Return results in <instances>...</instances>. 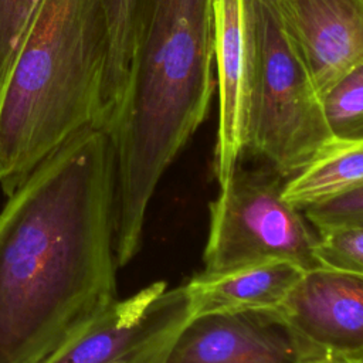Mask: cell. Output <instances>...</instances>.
<instances>
[{
  "instance_id": "1",
  "label": "cell",
  "mask_w": 363,
  "mask_h": 363,
  "mask_svg": "<svg viewBox=\"0 0 363 363\" xmlns=\"http://www.w3.org/2000/svg\"><path fill=\"white\" fill-rule=\"evenodd\" d=\"M116 166L86 126L47 156L0 211V363H45L116 294Z\"/></svg>"
},
{
  "instance_id": "2",
  "label": "cell",
  "mask_w": 363,
  "mask_h": 363,
  "mask_svg": "<svg viewBox=\"0 0 363 363\" xmlns=\"http://www.w3.org/2000/svg\"><path fill=\"white\" fill-rule=\"evenodd\" d=\"M214 0H145L128 91L106 129L116 166L118 268L138 254L150 199L216 91Z\"/></svg>"
},
{
  "instance_id": "3",
  "label": "cell",
  "mask_w": 363,
  "mask_h": 363,
  "mask_svg": "<svg viewBox=\"0 0 363 363\" xmlns=\"http://www.w3.org/2000/svg\"><path fill=\"white\" fill-rule=\"evenodd\" d=\"M106 57L101 0H40L0 91L7 197L72 135L99 126Z\"/></svg>"
},
{
  "instance_id": "4",
  "label": "cell",
  "mask_w": 363,
  "mask_h": 363,
  "mask_svg": "<svg viewBox=\"0 0 363 363\" xmlns=\"http://www.w3.org/2000/svg\"><path fill=\"white\" fill-rule=\"evenodd\" d=\"M248 119L244 153L291 177L335 140L313 81L274 0H244Z\"/></svg>"
},
{
  "instance_id": "5",
  "label": "cell",
  "mask_w": 363,
  "mask_h": 363,
  "mask_svg": "<svg viewBox=\"0 0 363 363\" xmlns=\"http://www.w3.org/2000/svg\"><path fill=\"white\" fill-rule=\"evenodd\" d=\"M282 189L281 176L272 169H234L210 204L203 274H225L268 261H289L305 271L319 267V234L303 211L284 199Z\"/></svg>"
},
{
  "instance_id": "6",
  "label": "cell",
  "mask_w": 363,
  "mask_h": 363,
  "mask_svg": "<svg viewBox=\"0 0 363 363\" xmlns=\"http://www.w3.org/2000/svg\"><path fill=\"white\" fill-rule=\"evenodd\" d=\"M191 319L183 285L153 282L113 301L86 329L45 363H160L177 332Z\"/></svg>"
},
{
  "instance_id": "7",
  "label": "cell",
  "mask_w": 363,
  "mask_h": 363,
  "mask_svg": "<svg viewBox=\"0 0 363 363\" xmlns=\"http://www.w3.org/2000/svg\"><path fill=\"white\" fill-rule=\"evenodd\" d=\"M322 357L275 309H255L191 318L160 363H311Z\"/></svg>"
},
{
  "instance_id": "8",
  "label": "cell",
  "mask_w": 363,
  "mask_h": 363,
  "mask_svg": "<svg viewBox=\"0 0 363 363\" xmlns=\"http://www.w3.org/2000/svg\"><path fill=\"white\" fill-rule=\"evenodd\" d=\"M275 311L320 354L363 362V274L306 269Z\"/></svg>"
},
{
  "instance_id": "9",
  "label": "cell",
  "mask_w": 363,
  "mask_h": 363,
  "mask_svg": "<svg viewBox=\"0 0 363 363\" xmlns=\"http://www.w3.org/2000/svg\"><path fill=\"white\" fill-rule=\"evenodd\" d=\"M322 98L363 64V0H274Z\"/></svg>"
},
{
  "instance_id": "10",
  "label": "cell",
  "mask_w": 363,
  "mask_h": 363,
  "mask_svg": "<svg viewBox=\"0 0 363 363\" xmlns=\"http://www.w3.org/2000/svg\"><path fill=\"white\" fill-rule=\"evenodd\" d=\"M214 65L218 123L214 176L224 186L245 149L248 119V50L244 0H214Z\"/></svg>"
},
{
  "instance_id": "11",
  "label": "cell",
  "mask_w": 363,
  "mask_h": 363,
  "mask_svg": "<svg viewBox=\"0 0 363 363\" xmlns=\"http://www.w3.org/2000/svg\"><path fill=\"white\" fill-rule=\"evenodd\" d=\"M305 269L289 261H268L225 274L199 272L184 285L191 318L255 309H277Z\"/></svg>"
},
{
  "instance_id": "12",
  "label": "cell",
  "mask_w": 363,
  "mask_h": 363,
  "mask_svg": "<svg viewBox=\"0 0 363 363\" xmlns=\"http://www.w3.org/2000/svg\"><path fill=\"white\" fill-rule=\"evenodd\" d=\"M363 184V139L333 140L284 183V199L299 210Z\"/></svg>"
},
{
  "instance_id": "13",
  "label": "cell",
  "mask_w": 363,
  "mask_h": 363,
  "mask_svg": "<svg viewBox=\"0 0 363 363\" xmlns=\"http://www.w3.org/2000/svg\"><path fill=\"white\" fill-rule=\"evenodd\" d=\"M143 1L101 0L108 35V57L101 88L99 115V126L105 130L115 119L128 91Z\"/></svg>"
},
{
  "instance_id": "14",
  "label": "cell",
  "mask_w": 363,
  "mask_h": 363,
  "mask_svg": "<svg viewBox=\"0 0 363 363\" xmlns=\"http://www.w3.org/2000/svg\"><path fill=\"white\" fill-rule=\"evenodd\" d=\"M322 108L336 140L363 139V64L347 72L322 96Z\"/></svg>"
},
{
  "instance_id": "15",
  "label": "cell",
  "mask_w": 363,
  "mask_h": 363,
  "mask_svg": "<svg viewBox=\"0 0 363 363\" xmlns=\"http://www.w3.org/2000/svg\"><path fill=\"white\" fill-rule=\"evenodd\" d=\"M318 234L315 257L320 267L363 274V224Z\"/></svg>"
},
{
  "instance_id": "16",
  "label": "cell",
  "mask_w": 363,
  "mask_h": 363,
  "mask_svg": "<svg viewBox=\"0 0 363 363\" xmlns=\"http://www.w3.org/2000/svg\"><path fill=\"white\" fill-rule=\"evenodd\" d=\"M40 0H0V91Z\"/></svg>"
},
{
  "instance_id": "17",
  "label": "cell",
  "mask_w": 363,
  "mask_h": 363,
  "mask_svg": "<svg viewBox=\"0 0 363 363\" xmlns=\"http://www.w3.org/2000/svg\"><path fill=\"white\" fill-rule=\"evenodd\" d=\"M318 233L337 227L363 224V184L303 210Z\"/></svg>"
},
{
  "instance_id": "18",
  "label": "cell",
  "mask_w": 363,
  "mask_h": 363,
  "mask_svg": "<svg viewBox=\"0 0 363 363\" xmlns=\"http://www.w3.org/2000/svg\"><path fill=\"white\" fill-rule=\"evenodd\" d=\"M311 363H363L362 360H346V359H335V357H322Z\"/></svg>"
},
{
  "instance_id": "19",
  "label": "cell",
  "mask_w": 363,
  "mask_h": 363,
  "mask_svg": "<svg viewBox=\"0 0 363 363\" xmlns=\"http://www.w3.org/2000/svg\"><path fill=\"white\" fill-rule=\"evenodd\" d=\"M111 363H135V362H132V360H129V359H118V360H113V362H111Z\"/></svg>"
}]
</instances>
